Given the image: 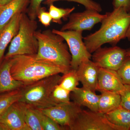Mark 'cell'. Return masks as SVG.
<instances>
[{"label":"cell","mask_w":130,"mask_h":130,"mask_svg":"<svg viewBox=\"0 0 130 130\" xmlns=\"http://www.w3.org/2000/svg\"><path fill=\"white\" fill-rule=\"evenodd\" d=\"M105 14L100 29L83 38L86 48L91 54L105 43L116 46L126 38L130 25V13L120 7Z\"/></svg>","instance_id":"1"},{"label":"cell","mask_w":130,"mask_h":130,"mask_svg":"<svg viewBox=\"0 0 130 130\" xmlns=\"http://www.w3.org/2000/svg\"><path fill=\"white\" fill-rule=\"evenodd\" d=\"M36 55H23L12 57L11 73L14 79L26 84L52 75L63 74L70 70L38 59Z\"/></svg>","instance_id":"2"},{"label":"cell","mask_w":130,"mask_h":130,"mask_svg":"<svg viewBox=\"0 0 130 130\" xmlns=\"http://www.w3.org/2000/svg\"><path fill=\"white\" fill-rule=\"evenodd\" d=\"M35 35L38 42L37 59L71 69V55L67 44L61 36L50 29L36 31Z\"/></svg>","instance_id":"3"},{"label":"cell","mask_w":130,"mask_h":130,"mask_svg":"<svg viewBox=\"0 0 130 130\" xmlns=\"http://www.w3.org/2000/svg\"><path fill=\"white\" fill-rule=\"evenodd\" d=\"M61 77L59 74H55L24 85L20 89L21 96L19 101L40 109L55 106L51 95L55 86L59 83Z\"/></svg>","instance_id":"4"},{"label":"cell","mask_w":130,"mask_h":130,"mask_svg":"<svg viewBox=\"0 0 130 130\" xmlns=\"http://www.w3.org/2000/svg\"><path fill=\"white\" fill-rule=\"evenodd\" d=\"M37 22L31 19L25 12L21 13L18 32L10 43L4 58L23 55L37 54L38 42L35 33Z\"/></svg>","instance_id":"5"},{"label":"cell","mask_w":130,"mask_h":130,"mask_svg":"<svg viewBox=\"0 0 130 130\" xmlns=\"http://www.w3.org/2000/svg\"><path fill=\"white\" fill-rule=\"evenodd\" d=\"M52 30L54 33L61 36L67 43L71 55V69L77 70L82 62L90 59L92 55L88 51L83 40V31H61L55 29Z\"/></svg>","instance_id":"6"},{"label":"cell","mask_w":130,"mask_h":130,"mask_svg":"<svg viewBox=\"0 0 130 130\" xmlns=\"http://www.w3.org/2000/svg\"><path fill=\"white\" fill-rule=\"evenodd\" d=\"M70 130H123L110 123L105 114L91 110L79 112Z\"/></svg>","instance_id":"7"},{"label":"cell","mask_w":130,"mask_h":130,"mask_svg":"<svg viewBox=\"0 0 130 130\" xmlns=\"http://www.w3.org/2000/svg\"><path fill=\"white\" fill-rule=\"evenodd\" d=\"M27 106L18 101L8 107L0 115V130H30L25 121Z\"/></svg>","instance_id":"8"},{"label":"cell","mask_w":130,"mask_h":130,"mask_svg":"<svg viewBox=\"0 0 130 130\" xmlns=\"http://www.w3.org/2000/svg\"><path fill=\"white\" fill-rule=\"evenodd\" d=\"M91 56L93 61L100 68L117 71L127 57L126 50L113 46L98 49Z\"/></svg>","instance_id":"9"},{"label":"cell","mask_w":130,"mask_h":130,"mask_svg":"<svg viewBox=\"0 0 130 130\" xmlns=\"http://www.w3.org/2000/svg\"><path fill=\"white\" fill-rule=\"evenodd\" d=\"M90 9L70 14L69 21L62 26L60 30H75L83 31L90 30L95 25L101 23L106 14Z\"/></svg>","instance_id":"10"},{"label":"cell","mask_w":130,"mask_h":130,"mask_svg":"<svg viewBox=\"0 0 130 130\" xmlns=\"http://www.w3.org/2000/svg\"><path fill=\"white\" fill-rule=\"evenodd\" d=\"M41 110L59 124L70 130L82 109L81 107L76 103L70 101Z\"/></svg>","instance_id":"11"},{"label":"cell","mask_w":130,"mask_h":130,"mask_svg":"<svg viewBox=\"0 0 130 130\" xmlns=\"http://www.w3.org/2000/svg\"><path fill=\"white\" fill-rule=\"evenodd\" d=\"M125 88L116 71L100 68L97 90L112 91L120 94Z\"/></svg>","instance_id":"12"},{"label":"cell","mask_w":130,"mask_h":130,"mask_svg":"<svg viewBox=\"0 0 130 130\" xmlns=\"http://www.w3.org/2000/svg\"><path fill=\"white\" fill-rule=\"evenodd\" d=\"M99 69L100 67L90 59L84 61L80 64L77 72L83 87L94 92L97 90Z\"/></svg>","instance_id":"13"},{"label":"cell","mask_w":130,"mask_h":130,"mask_svg":"<svg viewBox=\"0 0 130 130\" xmlns=\"http://www.w3.org/2000/svg\"><path fill=\"white\" fill-rule=\"evenodd\" d=\"M12 58H4L0 64V94L19 89L24 84L14 79L11 73Z\"/></svg>","instance_id":"14"},{"label":"cell","mask_w":130,"mask_h":130,"mask_svg":"<svg viewBox=\"0 0 130 130\" xmlns=\"http://www.w3.org/2000/svg\"><path fill=\"white\" fill-rule=\"evenodd\" d=\"M21 13H16L0 29V64L5 58L8 45L18 32Z\"/></svg>","instance_id":"15"},{"label":"cell","mask_w":130,"mask_h":130,"mask_svg":"<svg viewBox=\"0 0 130 130\" xmlns=\"http://www.w3.org/2000/svg\"><path fill=\"white\" fill-rule=\"evenodd\" d=\"M100 96L95 92L83 87H77L71 93V97L73 102L80 106L86 107L93 111H98Z\"/></svg>","instance_id":"16"},{"label":"cell","mask_w":130,"mask_h":130,"mask_svg":"<svg viewBox=\"0 0 130 130\" xmlns=\"http://www.w3.org/2000/svg\"><path fill=\"white\" fill-rule=\"evenodd\" d=\"M30 0H12L2 6L0 10V29L16 13L25 11Z\"/></svg>","instance_id":"17"},{"label":"cell","mask_w":130,"mask_h":130,"mask_svg":"<svg viewBox=\"0 0 130 130\" xmlns=\"http://www.w3.org/2000/svg\"><path fill=\"white\" fill-rule=\"evenodd\" d=\"M98 102V111L106 114L120 106L121 96L117 92L109 91H100Z\"/></svg>","instance_id":"18"},{"label":"cell","mask_w":130,"mask_h":130,"mask_svg":"<svg viewBox=\"0 0 130 130\" xmlns=\"http://www.w3.org/2000/svg\"><path fill=\"white\" fill-rule=\"evenodd\" d=\"M108 121L123 130H130V111L121 106L105 114Z\"/></svg>","instance_id":"19"},{"label":"cell","mask_w":130,"mask_h":130,"mask_svg":"<svg viewBox=\"0 0 130 130\" xmlns=\"http://www.w3.org/2000/svg\"><path fill=\"white\" fill-rule=\"evenodd\" d=\"M79 82L77 70L71 68L63 74L59 85L63 88L71 92L77 88Z\"/></svg>","instance_id":"20"},{"label":"cell","mask_w":130,"mask_h":130,"mask_svg":"<svg viewBox=\"0 0 130 130\" xmlns=\"http://www.w3.org/2000/svg\"><path fill=\"white\" fill-rule=\"evenodd\" d=\"M27 106L25 121L28 127L30 130H43L38 114V109Z\"/></svg>","instance_id":"21"},{"label":"cell","mask_w":130,"mask_h":130,"mask_svg":"<svg viewBox=\"0 0 130 130\" xmlns=\"http://www.w3.org/2000/svg\"><path fill=\"white\" fill-rule=\"evenodd\" d=\"M21 89L0 94V115L14 102L21 98Z\"/></svg>","instance_id":"22"},{"label":"cell","mask_w":130,"mask_h":130,"mask_svg":"<svg viewBox=\"0 0 130 130\" xmlns=\"http://www.w3.org/2000/svg\"><path fill=\"white\" fill-rule=\"evenodd\" d=\"M49 6L48 12L52 18V21L59 24H62L61 19L64 20H67L68 18L75 9L74 7L71 8H63L56 7L53 4Z\"/></svg>","instance_id":"23"},{"label":"cell","mask_w":130,"mask_h":130,"mask_svg":"<svg viewBox=\"0 0 130 130\" xmlns=\"http://www.w3.org/2000/svg\"><path fill=\"white\" fill-rule=\"evenodd\" d=\"M71 93L59 84L55 86L51 95V98L55 105L70 102Z\"/></svg>","instance_id":"24"},{"label":"cell","mask_w":130,"mask_h":130,"mask_svg":"<svg viewBox=\"0 0 130 130\" xmlns=\"http://www.w3.org/2000/svg\"><path fill=\"white\" fill-rule=\"evenodd\" d=\"M38 114L43 130H68L67 128L59 124L51 118L38 109Z\"/></svg>","instance_id":"25"},{"label":"cell","mask_w":130,"mask_h":130,"mask_svg":"<svg viewBox=\"0 0 130 130\" xmlns=\"http://www.w3.org/2000/svg\"><path fill=\"white\" fill-rule=\"evenodd\" d=\"M62 1L73 2L79 3L84 6L86 9L95 10L99 12H101L102 11V7L101 5L93 0H45L43 3L45 5H50L53 4L54 3L56 2Z\"/></svg>","instance_id":"26"},{"label":"cell","mask_w":130,"mask_h":130,"mask_svg":"<svg viewBox=\"0 0 130 130\" xmlns=\"http://www.w3.org/2000/svg\"><path fill=\"white\" fill-rule=\"evenodd\" d=\"M124 85H130V57L127 56L116 71Z\"/></svg>","instance_id":"27"},{"label":"cell","mask_w":130,"mask_h":130,"mask_svg":"<svg viewBox=\"0 0 130 130\" xmlns=\"http://www.w3.org/2000/svg\"><path fill=\"white\" fill-rule=\"evenodd\" d=\"M45 0H30L27 9V15L32 20H36L38 12L41 8V4Z\"/></svg>","instance_id":"28"},{"label":"cell","mask_w":130,"mask_h":130,"mask_svg":"<svg viewBox=\"0 0 130 130\" xmlns=\"http://www.w3.org/2000/svg\"><path fill=\"white\" fill-rule=\"evenodd\" d=\"M125 88L120 93L121 96L120 106L130 111V85H125Z\"/></svg>","instance_id":"29"},{"label":"cell","mask_w":130,"mask_h":130,"mask_svg":"<svg viewBox=\"0 0 130 130\" xmlns=\"http://www.w3.org/2000/svg\"><path fill=\"white\" fill-rule=\"evenodd\" d=\"M46 8L41 7L38 12L37 17L39 21L46 27L48 26L52 21V19L49 12H47Z\"/></svg>","instance_id":"30"},{"label":"cell","mask_w":130,"mask_h":130,"mask_svg":"<svg viewBox=\"0 0 130 130\" xmlns=\"http://www.w3.org/2000/svg\"><path fill=\"white\" fill-rule=\"evenodd\" d=\"M113 9L123 8L130 13V0H113Z\"/></svg>","instance_id":"31"},{"label":"cell","mask_w":130,"mask_h":130,"mask_svg":"<svg viewBox=\"0 0 130 130\" xmlns=\"http://www.w3.org/2000/svg\"><path fill=\"white\" fill-rule=\"evenodd\" d=\"M11 1L12 0H0V5L3 6V5L7 4Z\"/></svg>","instance_id":"32"},{"label":"cell","mask_w":130,"mask_h":130,"mask_svg":"<svg viewBox=\"0 0 130 130\" xmlns=\"http://www.w3.org/2000/svg\"><path fill=\"white\" fill-rule=\"evenodd\" d=\"M126 38L128 40L130 41V25L128 28L127 32H126Z\"/></svg>","instance_id":"33"},{"label":"cell","mask_w":130,"mask_h":130,"mask_svg":"<svg viewBox=\"0 0 130 130\" xmlns=\"http://www.w3.org/2000/svg\"><path fill=\"white\" fill-rule=\"evenodd\" d=\"M126 54H127V56H130V49L128 50H126Z\"/></svg>","instance_id":"34"},{"label":"cell","mask_w":130,"mask_h":130,"mask_svg":"<svg viewBox=\"0 0 130 130\" xmlns=\"http://www.w3.org/2000/svg\"><path fill=\"white\" fill-rule=\"evenodd\" d=\"M2 6H1V5H0V10H1V8Z\"/></svg>","instance_id":"35"},{"label":"cell","mask_w":130,"mask_h":130,"mask_svg":"<svg viewBox=\"0 0 130 130\" xmlns=\"http://www.w3.org/2000/svg\"><path fill=\"white\" fill-rule=\"evenodd\" d=\"M129 49H130V48H129Z\"/></svg>","instance_id":"36"}]
</instances>
